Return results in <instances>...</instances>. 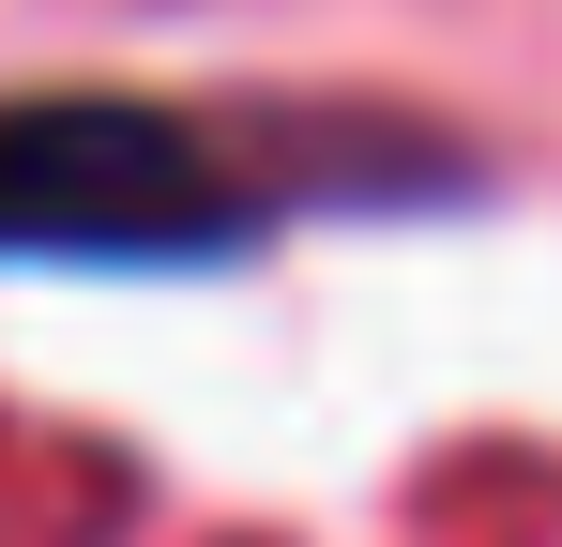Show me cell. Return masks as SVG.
Listing matches in <instances>:
<instances>
[{"mask_svg": "<svg viewBox=\"0 0 562 547\" xmlns=\"http://www.w3.org/2000/svg\"><path fill=\"white\" fill-rule=\"evenodd\" d=\"M289 198H304V122H244V107L122 77L0 91V259H77V274L244 259Z\"/></svg>", "mask_w": 562, "mask_h": 547, "instance_id": "1", "label": "cell"}]
</instances>
